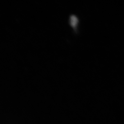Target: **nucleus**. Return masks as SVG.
<instances>
[{"label": "nucleus", "mask_w": 124, "mask_h": 124, "mask_svg": "<svg viewBox=\"0 0 124 124\" xmlns=\"http://www.w3.org/2000/svg\"><path fill=\"white\" fill-rule=\"evenodd\" d=\"M78 22V20L75 16H71L70 18V23H71V26L73 27L76 26L77 25Z\"/></svg>", "instance_id": "f257e3e1"}]
</instances>
